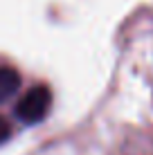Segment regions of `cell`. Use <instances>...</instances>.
Here are the masks:
<instances>
[{
  "instance_id": "3957f363",
  "label": "cell",
  "mask_w": 153,
  "mask_h": 155,
  "mask_svg": "<svg viewBox=\"0 0 153 155\" xmlns=\"http://www.w3.org/2000/svg\"><path fill=\"white\" fill-rule=\"evenodd\" d=\"M9 137H12V126L5 117H0V144H5Z\"/></svg>"
},
{
  "instance_id": "6da1fadb",
  "label": "cell",
  "mask_w": 153,
  "mask_h": 155,
  "mask_svg": "<svg viewBox=\"0 0 153 155\" xmlns=\"http://www.w3.org/2000/svg\"><path fill=\"white\" fill-rule=\"evenodd\" d=\"M50 108H52V90L47 85L38 83V85H32L23 94V99H18L16 117L25 124H38L47 117Z\"/></svg>"
},
{
  "instance_id": "7a4b0ae2",
  "label": "cell",
  "mask_w": 153,
  "mask_h": 155,
  "mask_svg": "<svg viewBox=\"0 0 153 155\" xmlns=\"http://www.w3.org/2000/svg\"><path fill=\"white\" fill-rule=\"evenodd\" d=\"M20 83H23V77H20V72L16 68L0 65V104L12 99L20 90Z\"/></svg>"
}]
</instances>
